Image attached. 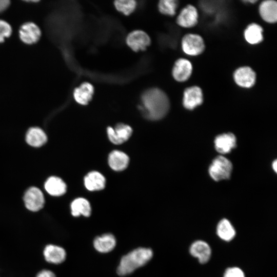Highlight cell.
Returning a JSON list of instances; mask_svg holds the SVG:
<instances>
[{
    "label": "cell",
    "mask_w": 277,
    "mask_h": 277,
    "mask_svg": "<svg viewBox=\"0 0 277 277\" xmlns=\"http://www.w3.org/2000/svg\"><path fill=\"white\" fill-rule=\"evenodd\" d=\"M141 110L145 117L151 120L162 118L168 112L170 103L167 95L158 88L146 90L142 95Z\"/></svg>",
    "instance_id": "1"
},
{
    "label": "cell",
    "mask_w": 277,
    "mask_h": 277,
    "mask_svg": "<svg viewBox=\"0 0 277 277\" xmlns=\"http://www.w3.org/2000/svg\"><path fill=\"white\" fill-rule=\"evenodd\" d=\"M152 256L153 251L151 249L145 247L136 248L121 258L117 268V273L121 276L130 274L145 265Z\"/></svg>",
    "instance_id": "2"
},
{
    "label": "cell",
    "mask_w": 277,
    "mask_h": 277,
    "mask_svg": "<svg viewBox=\"0 0 277 277\" xmlns=\"http://www.w3.org/2000/svg\"><path fill=\"white\" fill-rule=\"evenodd\" d=\"M232 165L230 161L223 156H219L212 162L209 168L210 176L216 181L228 179L230 177Z\"/></svg>",
    "instance_id": "3"
},
{
    "label": "cell",
    "mask_w": 277,
    "mask_h": 277,
    "mask_svg": "<svg viewBox=\"0 0 277 277\" xmlns=\"http://www.w3.org/2000/svg\"><path fill=\"white\" fill-rule=\"evenodd\" d=\"M183 51L189 55H197L201 54L205 49V44L202 37L195 34H187L182 41Z\"/></svg>",
    "instance_id": "4"
},
{
    "label": "cell",
    "mask_w": 277,
    "mask_h": 277,
    "mask_svg": "<svg viewBox=\"0 0 277 277\" xmlns=\"http://www.w3.org/2000/svg\"><path fill=\"white\" fill-rule=\"evenodd\" d=\"M24 201L26 207L33 212L42 209L45 204L43 192L36 187H31L26 191L24 196Z\"/></svg>",
    "instance_id": "5"
},
{
    "label": "cell",
    "mask_w": 277,
    "mask_h": 277,
    "mask_svg": "<svg viewBox=\"0 0 277 277\" xmlns=\"http://www.w3.org/2000/svg\"><path fill=\"white\" fill-rule=\"evenodd\" d=\"M18 34L22 42L27 45H32L39 40L42 32L35 23L28 22L21 25L19 29Z\"/></svg>",
    "instance_id": "6"
},
{
    "label": "cell",
    "mask_w": 277,
    "mask_h": 277,
    "mask_svg": "<svg viewBox=\"0 0 277 277\" xmlns=\"http://www.w3.org/2000/svg\"><path fill=\"white\" fill-rule=\"evenodd\" d=\"M107 132L109 140L116 145L123 144L131 136L132 129L129 125L118 124L114 128L108 127Z\"/></svg>",
    "instance_id": "7"
},
{
    "label": "cell",
    "mask_w": 277,
    "mask_h": 277,
    "mask_svg": "<svg viewBox=\"0 0 277 277\" xmlns=\"http://www.w3.org/2000/svg\"><path fill=\"white\" fill-rule=\"evenodd\" d=\"M148 35L142 30H135L130 32L126 38L128 46L134 51L144 50L150 44Z\"/></svg>",
    "instance_id": "8"
},
{
    "label": "cell",
    "mask_w": 277,
    "mask_h": 277,
    "mask_svg": "<svg viewBox=\"0 0 277 277\" xmlns=\"http://www.w3.org/2000/svg\"><path fill=\"white\" fill-rule=\"evenodd\" d=\"M203 101L202 89L197 86L186 88L184 92L183 104L185 108L192 110L200 105Z\"/></svg>",
    "instance_id": "9"
},
{
    "label": "cell",
    "mask_w": 277,
    "mask_h": 277,
    "mask_svg": "<svg viewBox=\"0 0 277 277\" xmlns=\"http://www.w3.org/2000/svg\"><path fill=\"white\" fill-rule=\"evenodd\" d=\"M233 78L236 84L240 87L250 88L255 84L256 74L249 67H241L237 69L234 74Z\"/></svg>",
    "instance_id": "10"
},
{
    "label": "cell",
    "mask_w": 277,
    "mask_h": 277,
    "mask_svg": "<svg viewBox=\"0 0 277 277\" xmlns=\"http://www.w3.org/2000/svg\"><path fill=\"white\" fill-rule=\"evenodd\" d=\"M189 252L201 264L207 263L211 255V249L209 245L202 240L194 242L190 247Z\"/></svg>",
    "instance_id": "11"
},
{
    "label": "cell",
    "mask_w": 277,
    "mask_h": 277,
    "mask_svg": "<svg viewBox=\"0 0 277 277\" xmlns=\"http://www.w3.org/2000/svg\"><path fill=\"white\" fill-rule=\"evenodd\" d=\"M198 21V13L192 5H188L184 8L177 17L176 22L184 28H190L195 26Z\"/></svg>",
    "instance_id": "12"
},
{
    "label": "cell",
    "mask_w": 277,
    "mask_h": 277,
    "mask_svg": "<svg viewBox=\"0 0 277 277\" xmlns=\"http://www.w3.org/2000/svg\"><path fill=\"white\" fill-rule=\"evenodd\" d=\"M192 71V66L191 63L186 59L180 58L174 65L172 75L176 81L183 82L190 77Z\"/></svg>",
    "instance_id": "13"
},
{
    "label": "cell",
    "mask_w": 277,
    "mask_h": 277,
    "mask_svg": "<svg viewBox=\"0 0 277 277\" xmlns=\"http://www.w3.org/2000/svg\"><path fill=\"white\" fill-rule=\"evenodd\" d=\"M236 137L231 133H224L216 137L214 140L216 151L222 154L229 153L236 146Z\"/></svg>",
    "instance_id": "14"
},
{
    "label": "cell",
    "mask_w": 277,
    "mask_h": 277,
    "mask_svg": "<svg viewBox=\"0 0 277 277\" xmlns=\"http://www.w3.org/2000/svg\"><path fill=\"white\" fill-rule=\"evenodd\" d=\"M44 256L46 261L50 263L58 264L66 259V253L65 249L58 246L48 245L44 250Z\"/></svg>",
    "instance_id": "15"
},
{
    "label": "cell",
    "mask_w": 277,
    "mask_h": 277,
    "mask_svg": "<svg viewBox=\"0 0 277 277\" xmlns=\"http://www.w3.org/2000/svg\"><path fill=\"white\" fill-rule=\"evenodd\" d=\"M116 239L111 233H105L97 236L93 241L94 248L101 253H108L116 246Z\"/></svg>",
    "instance_id": "16"
},
{
    "label": "cell",
    "mask_w": 277,
    "mask_h": 277,
    "mask_svg": "<svg viewBox=\"0 0 277 277\" xmlns=\"http://www.w3.org/2000/svg\"><path fill=\"white\" fill-rule=\"evenodd\" d=\"M259 12L262 18L266 22L274 23L277 20V3L275 1L267 0L261 3Z\"/></svg>",
    "instance_id": "17"
},
{
    "label": "cell",
    "mask_w": 277,
    "mask_h": 277,
    "mask_svg": "<svg viewBox=\"0 0 277 277\" xmlns=\"http://www.w3.org/2000/svg\"><path fill=\"white\" fill-rule=\"evenodd\" d=\"M93 92V86L89 83L85 82L74 90L73 97L77 103L85 105L91 100Z\"/></svg>",
    "instance_id": "18"
},
{
    "label": "cell",
    "mask_w": 277,
    "mask_h": 277,
    "mask_svg": "<svg viewBox=\"0 0 277 277\" xmlns=\"http://www.w3.org/2000/svg\"><path fill=\"white\" fill-rule=\"evenodd\" d=\"M44 187L46 191L54 196L63 195L67 190L66 184L63 180L54 176H50L46 180Z\"/></svg>",
    "instance_id": "19"
},
{
    "label": "cell",
    "mask_w": 277,
    "mask_h": 277,
    "mask_svg": "<svg viewBox=\"0 0 277 277\" xmlns=\"http://www.w3.org/2000/svg\"><path fill=\"white\" fill-rule=\"evenodd\" d=\"M129 158L124 152L114 150L109 155L108 163L114 170L120 171L125 169L128 165Z\"/></svg>",
    "instance_id": "20"
},
{
    "label": "cell",
    "mask_w": 277,
    "mask_h": 277,
    "mask_svg": "<svg viewBox=\"0 0 277 277\" xmlns=\"http://www.w3.org/2000/svg\"><path fill=\"white\" fill-rule=\"evenodd\" d=\"M86 188L89 191H98L103 189L105 187V177L97 171L88 173L84 178Z\"/></svg>",
    "instance_id": "21"
},
{
    "label": "cell",
    "mask_w": 277,
    "mask_h": 277,
    "mask_svg": "<svg viewBox=\"0 0 277 277\" xmlns=\"http://www.w3.org/2000/svg\"><path fill=\"white\" fill-rule=\"evenodd\" d=\"M26 141L28 144L32 147H39L47 142V136L41 128L32 127L26 133Z\"/></svg>",
    "instance_id": "22"
},
{
    "label": "cell",
    "mask_w": 277,
    "mask_h": 277,
    "mask_svg": "<svg viewBox=\"0 0 277 277\" xmlns=\"http://www.w3.org/2000/svg\"><path fill=\"white\" fill-rule=\"evenodd\" d=\"M71 214L73 216L83 215L88 217L91 213V208L88 200L83 197L74 200L70 205Z\"/></svg>",
    "instance_id": "23"
},
{
    "label": "cell",
    "mask_w": 277,
    "mask_h": 277,
    "mask_svg": "<svg viewBox=\"0 0 277 277\" xmlns=\"http://www.w3.org/2000/svg\"><path fill=\"white\" fill-rule=\"evenodd\" d=\"M216 233L223 241L229 242L235 236L236 231L229 220L226 219L221 220L216 227Z\"/></svg>",
    "instance_id": "24"
},
{
    "label": "cell",
    "mask_w": 277,
    "mask_h": 277,
    "mask_svg": "<svg viewBox=\"0 0 277 277\" xmlns=\"http://www.w3.org/2000/svg\"><path fill=\"white\" fill-rule=\"evenodd\" d=\"M244 37L250 44H256L263 41V28L258 24L252 23L244 31Z\"/></svg>",
    "instance_id": "25"
},
{
    "label": "cell",
    "mask_w": 277,
    "mask_h": 277,
    "mask_svg": "<svg viewBox=\"0 0 277 277\" xmlns=\"http://www.w3.org/2000/svg\"><path fill=\"white\" fill-rule=\"evenodd\" d=\"M178 4L177 1L162 0L159 3V9L162 14L173 16L176 13Z\"/></svg>",
    "instance_id": "26"
},
{
    "label": "cell",
    "mask_w": 277,
    "mask_h": 277,
    "mask_svg": "<svg viewBox=\"0 0 277 277\" xmlns=\"http://www.w3.org/2000/svg\"><path fill=\"white\" fill-rule=\"evenodd\" d=\"M114 4L118 11L126 15L133 12L136 6V1L133 0H117Z\"/></svg>",
    "instance_id": "27"
},
{
    "label": "cell",
    "mask_w": 277,
    "mask_h": 277,
    "mask_svg": "<svg viewBox=\"0 0 277 277\" xmlns=\"http://www.w3.org/2000/svg\"><path fill=\"white\" fill-rule=\"evenodd\" d=\"M12 33V28L7 22L0 19V43H3L5 38L10 37Z\"/></svg>",
    "instance_id": "28"
},
{
    "label": "cell",
    "mask_w": 277,
    "mask_h": 277,
    "mask_svg": "<svg viewBox=\"0 0 277 277\" xmlns=\"http://www.w3.org/2000/svg\"><path fill=\"white\" fill-rule=\"evenodd\" d=\"M223 277H245V275L241 268L233 267L228 268L225 270Z\"/></svg>",
    "instance_id": "29"
},
{
    "label": "cell",
    "mask_w": 277,
    "mask_h": 277,
    "mask_svg": "<svg viewBox=\"0 0 277 277\" xmlns=\"http://www.w3.org/2000/svg\"><path fill=\"white\" fill-rule=\"evenodd\" d=\"M36 277H56L55 274L51 271L43 270L40 271Z\"/></svg>",
    "instance_id": "30"
},
{
    "label": "cell",
    "mask_w": 277,
    "mask_h": 277,
    "mask_svg": "<svg viewBox=\"0 0 277 277\" xmlns=\"http://www.w3.org/2000/svg\"><path fill=\"white\" fill-rule=\"evenodd\" d=\"M10 2L9 0H0V12L6 10L9 6Z\"/></svg>",
    "instance_id": "31"
},
{
    "label": "cell",
    "mask_w": 277,
    "mask_h": 277,
    "mask_svg": "<svg viewBox=\"0 0 277 277\" xmlns=\"http://www.w3.org/2000/svg\"><path fill=\"white\" fill-rule=\"evenodd\" d=\"M272 167L275 172L277 171V161L275 160L272 163Z\"/></svg>",
    "instance_id": "32"
}]
</instances>
